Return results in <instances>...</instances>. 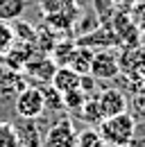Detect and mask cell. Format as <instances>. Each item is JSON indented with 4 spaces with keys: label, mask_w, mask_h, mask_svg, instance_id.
<instances>
[{
    "label": "cell",
    "mask_w": 145,
    "mask_h": 147,
    "mask_svg": "<svg viewBox=\"0 0 145 147\" xmlns=\"http://www.w3.org/2000/svg\"><path fill=\"white\" fill-rule=\"evenodd\" d=\"M118 5H123V7H127V9H131L134 5H138V2H143V0H116Z\"/></svg>",
    "instance_id": "24"
},
{
    "label": "cell",
    "mask_w": 145,
    "mask_h": 147,
    "mask_svg": "<svg viewBox=\"0 0 145 147\" xmlns=\"http://www.w3.org/2000/svg\"><path fill=\"white\" fill-rule=\"evenodd\" d=\"M41 14H61V11H75L79 9L77 0H39Z\"/></svg>",
    "instance_id": "14"
},
{
    "label": "cell",
    "mask_w": 145,
    "mask_h": 147,
    "mask_svg": "<svg viewBox=\"0 0 145 147\" xmlns=\"http://www.w3.org/2000/svg\"><path fill=\"white\" fill-rule=\"evenodd\" d=\"M27 9V0H0V20H12L20 18Z\"/></svg>",
    "instance_id": "13"
},
{
    "label": "cell",
    "mask_w": 145,
    "mask_h": 147,
    "mask_svg": "<svg viewBox=\"0 0 145 147\" xmlns=\"http://www.w3.org/2000/svg\"><path fill=\"white\" fill-rule=\"evenodd\" d=\"M98 131H100L104 143H109L113 147H127L131 143V138L136 136V120H134L131 113L125 111V113L104 118L98 125Z\"/></svg>",
    "instance_id": "1"
},
{
    "label": "cell",
    "mask_w": 145,
    "mask_h": 147,
    "mask_svg": "<svg viewBox=\"0 0 145 147\" xmlns=\"http://www.w3.org/2000/svg\"><path fill=\"white\" fill-rule=\"evenodd\" d=\"M72 50H75V41H57L54 48L50 50V57L57 66H66Z\"/></svg>",
    "instance_id": "16"
},
{
    "label": "cell",
    "mask_w": 145,
    "mask_h": 147,
    "mask_svg": "<svg viewBox=\"0 0 145 147\" xmlns=\"http://www.w3.org/2000/svg\"><path fill=\"white\" fill-rule=\"evenodd\" d=\"M102 147H113V145H109V143H104V145H102Z\"/></svg>",
    "instance_id": "25"
},
{
    "label": "cell",
    "mask_w": 145,
    "mask_h": 147,
    "mask_svg": "<svg viewBox=\"0 0 145 147\" xmlns=\"http://www.w3.org/2000/svg\"><path fill=\"white\" fill-rule=\"evenodd\" d=\"M34 55H36V45L34 43H30V41H14V43L9 45V50L2 55V59H5V66H7V68L23 73L25 63H27Z\"/></svg>",
    "instance_id": "7"
},
{
    "label": "cell",
    "mask_w": 145,
    "mask_h": 147,
    "mask_svg": "<svg viewBox=\"0 0 145 147\" xmlns=\"http://www.w3.org/2000/svg\"><path fill=\"white\" fill-rule=\"evenodd\" d=\"M50 84H52L59 93H66V91H72V88H79L82 75L75 73V70L68 68V66H57V70H54Z\"/></svg>",
    "instance_id": "10"
},
{
    "label": "cell",
    "mask_w": 145,
    "mask_h": 147,
    "mask_svg": "<svg viewBox=\"0 0 145 147\" xmlns=\"http://www.w3.org/2000/svg\"><path fill=\"white\" fill-rule=\"evenodd\" d=\"M41 91H43V102H45V111H48V113L66 111V107H64V97H61V93L57 91L52 84H43Z\"/></svg>",
    "instance_id": "15"
},
{
    "label": "cell",
    "mask_w": 145,
    "mask_h": 147,
    "mask_svg": "<svg viewBox=\"0 0 145 147\" xmlns=\"http://www.w3.org/2000/svg\"><path fill=\"white\" fill-rule=\"evenodd\" d=\"M14 111L20 118H41L45 111V102H43V91L39 86H25L23 91L16 93L14 100Z\"/></svg>",
    "instance_id": "2"
},
{
    "label": "cell",
    "mask_w": 145,
    "mask_h": 147,
    "mask_svg": "<svg viewBox=\"0 0 145 147\" xmlns=\"http://www.w3.org/2000/svg\"><path fill=\"white\" fill-rule=\"evenodd\" d=\"M131 115L136 122H145V91L134 93L131 97Z\"/></svg>",
    "instance_id": "23"
},
{
    "label": "cell",
    "mask_w": 145,
    "mask_h": 147,
    "mask_svg": "<svg viewBox=\"0 0 145 147\" xmlns=\"http://www.w3.org/2000/svg\"><path fill=\"white\" fill-rule=\"evenodd\" d=\"M14 30H12V23L7 20H0V57L9 50V45L14 43Z\"/></svg>",
    "instance_id": "22"
},
{
    "label": "cell",
    "mask_w": 145,
    "mask_h": 147,
    "mask_svg": "<svg viewBox=\"0 0 145 147\" xmlns=\"http://www.w3.org/2000/svg\"><path fill=\"white\" fill-rule=\"evenodd\" d=\"M102 145H104V140L95 127H89L77 134V147H102Z\"/></svg>",
    "instance_id": "18"
},
{
    "label": "cell",
    "mask_w": 145,
    "mask_h": 147,
    "mask_svg": "<svg viewBox=\"0 0 145 147\" xmlns=\"http://www.w3.org/2000/svg\"><path fill=\"white\" fill-rule=\"evenodd\" d=\"M43 147H77V131L68 115H61V120L48 127L43 134Z\"/></svg>",
    "instance_id": "3"
},
{
    "label": "cell",
    "mask_w": 145,
    "mask_h": 147,
    "mask_svg": "<svg viewBox=\"0 0 145 147\" xmlns=\"http://www.w3.org/2000/svg\"><path fill=\"white\" fill-rule=\"evenodd\" d=\"M79 115H82V120L91 125V127H95V125H100L102 120H104V115H102V111H100V104H98V93L95 95H89L86 97V102L82 104V109L77 111Z\"/></svg>",
    "instance_id": "12"
},
{
    "label": "cell",
    "mask_w": 145,
    "mask_h": 147,
    "mask_svg": "<svg viewBox=\"0 0 145 147\" xmlns=\"http://www.w3.org/2000/svg\"><path fill=\"white\" fill-rule=\"evenodd\" d=\"M12 30H14V38L16 41H30V43H34L36 27H32L27 20H23V18L12 20Z\"/></svg>",
    "instance_id": "17"
},
{
    "label": "cell",
    "mask_w": 145,
    "mask_h": 147,
    "mask_svg": "<svg viewBox=\"0 0 145 147\" xmlns=\"http://www.w3.org/2000/svg\"><path fill=\"white\" fill-rule=\"evenodd\" d=\"M0 147H18L16 129L9 120H0Z\"/></svg>",
    "instance_id": "20"
},
{
    "label": "cell",
    "mask_w": 145,
    "mask_h": 147,
    "mask_svg": "<svg viewBox=\"0 0 145 147\" xmlns=\"http://www.w3.org/2000/svg\"><path fill=\"white\" fill-rule=\"evenodd\" d=\"M93 55H95V50L89 48V45H79V43H75V50L70 52L68 57V68H72L75 73L79 75H89L91 70V61H93Z\"/></svg>",
    "instance_id": "11"
},
{
    "label": "cell",
    "mask_w": 145,
    "mask_h": 147,
    "mask_svg": "<svg viewBox=\"0 0 145 147\" xmlns=\"http://www.w3.org/2000/svg\"><path fill=\"white\" fill-rule=\"evenodd\" d=\"M98 104L104 118L118 115L127 111V97L120 88H104L102 93H98Z\"/></svg>",
    "instance_id": "9"
},
{
    "label": "cell",
    "mask_w": 145,
    "mask_h": 147,
    "mask_svg": "<svg viewBox=\"0 0 145 147\" xmlns=\"http://www.w3.org/2000/svg\"><path fill=\"white\" fill-rule=\"evenodd\" d=\"M61 97H64V107L68 111H79L82 109V104L86 102V93L82 91V88H72V91H66L61 93Z\"/></svg>",
    "instance_id": "19"
},
{
    "label": "cell",
    "mask_w": 145,
    "mask_h": 147,
    "mask_svg": "<svg viewBox=\"0 0 145 147\" xmlns=\"http://www.w3.org/2000/svg\"><path fill=\"white\" fill-rule=\"evenodd\" d=\"M91 77L100 79V82H107V79H116L120 75V63H118V57L111 52V48H104L100 52L93 55V61H91Z\"/></svg>",
    "instance_id": "4"
},
{
    "label": "cell",
    "mask_w": 145,
    "mask_h": 147,
    "mask_svg": "<svg viewBox=\"0 0 145 147\" xmlns=\"http://www.w3.org/2000/svg\"><path fill=\"white\" fill-rule=\"evenodd\" d=\"M12 125H14V129H16L18 145H25V147H43V131L39 129L36 120L16 115V120H14Z\"/></svg>",
    "instance_id": "8"
},
{
    "label": "cell",
    "mask_w": 145,
    "mask_h": 147,
    "mask_svg": "<svg viewBox=\"0 0 145 147\" xmlns=\"http://www.w3.org/2000/svg\"><path fill=\"white\" fill-rule=\"evenodd\" d=\"M23 70H25L27 77H32L34 82H41V86H43V84H50V82H52V75H54V70H57V63L52 61L50 55L36 52V55L25 63Z\"/></svg>",
    "instance_id": "5"
},
{
    "label": "cell",
    "mask_w": 145,
    "mask_h": 147,
    "mask_svg": "<svg viewBox=\"0 0 145 147\" xmlns=\"http://www.w3.org/2000/svg\"><path fill=\"white\" fill-rule=\"evenodd\" d=\"M93 11L100 23H109L113 16V7H116V0H93Z\"/></svg>",
    "instance_id": "21"
},
{
    "label": "cell",
    "mask_w": 145,
    "mask_h": 147,
    "mask_svg": "<svg viewBox=\"0 0 145 147\" xmlns=\"http://www.w3.org/2000/svg\"><path fill=\"white\" fill-rule=\"evenodd\" d=\"M75 43H79V45H89V48H93V50H95V48L104 50V48H116L120 41H118V36H116L113 27H111L109 23H102V25H98L93 32L77 36Z\"/></svg>",
    "instance_id": "6"
}]
</instances>
